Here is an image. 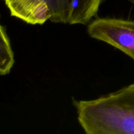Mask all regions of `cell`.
Returning a JSON list of instances; mask_svg holds the SVG:
<instances>
[{"mask_svg": "<svg viewBox=\"0 0 134 134\" xmlns=\"http://www.w3.org/2000/svg\"><path fill=\"white\" fill-rule=\"evenodd\" d=\"M104 0H75L69 25H87L96 17Z\"/></svg>", "mask_w": 134, "mask_h": 134, "instance_id": "4", "label": "cell"}, {"mask_svg": "<svg viewBox=\"0 0 134 134\" xmlns=\"http://www.w3.org/2000/svg\"><path fill=\"white\" fill-rule=\"evenodd\" d=\"M73 105L86 134H134V83Z\"/></svg>", "mask_w": 134, "mask_h": 134, "instance_id": "1", "label": "cell"}, {"mask_svg": "<svg viewBox=\"0 0 134 134\" xmlns=\"http://www.w3.org/2000/svg\"><path fill=\"white\" fill-rule=\"evenodd\" d=\"M0 75L9 74L14 64V57L11 44L6 27L1 25L0 27Z\"/></svg>", "mask_w": 134, "mask_h": 134, "instance_id": "6", "label": "cell"}, {"mask_svg": "<svg viewBox=\"0 0 134 134\" xmlns=\"http://www.w3.org/2000/svg\"><path fill=\"white\" fill-rule=\"evenodd\" d=\"M11 16L31 25H43L51 13L45 0H4Z\"/></svg>", "mask_w": 134, "mask_h": 134, "instance_id": "3", "label": "cell"}, {"mask_svg": "<svg viewBox=\"0 0 134 134\" xmlns=\"http://www.w3.org/2000/svg\"><path fill=\"white\" fill-rule=\"evenodd\" d=\"M51 13L53 23L69 24L75 0H45Z\"/></svg>", "mask_w": 134, "mask_h": 134, "instance_id": "5", "label": "cell"}, {"mask_svg": "<svg viewBox=\"0 0 134 134\" xmlns=\"http://www.w3.org/2000/svg\"><path fill=\"white\" fill-rule=\"evenodd\" d=\"M87 31L90 37L120 50L134 61V20L96 18L88 24Z\"/></svg>", "mask_w": 134, "mask_h": 134, "instance_id": "2", "label": "cell"}, {"mask_svg": "<svg viewBox=\"0 0 134 134\" xmlns=\"http://www.w3.org/2000/svg\"><path fill=\"white\" fill-rule=\"evenodd\" d=\"M126 1H128V2L130 3L132 5H133L134 6V0H126Z\"/></svg>", "mask_w": 134, "mask_h": 134, "instance_id": "7", "label": "cell"}]
</instances>
